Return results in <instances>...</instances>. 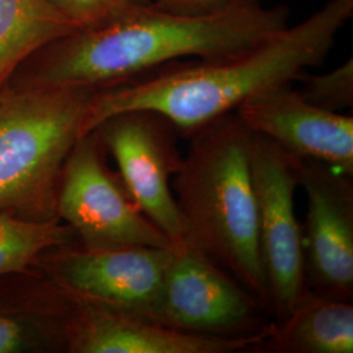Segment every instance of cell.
I'll use <instances>...</instances> for the list:
<instances>
[{
	"instance_id": "1",
	"label": "cell",
	"mask_w": 353,
	"mask_h": 353,
	"mask_svg": "<svg viewBox=\"0 0 353 353\" xmlns=\"http://www.w3.org/2000/svg\"><path fill=\"white\" fill-rule=\"evenodd\" d=\"M290 14L287 6L267 7L261 0H232L208 14L131 1L105 21L79 28L33 54L6 89L114 88L183 58L250 48L288 26Z\"/></svg>"
},
{
	"instance_id": "12",
	"label": "cell",
	"mask_w": 353,
	"mask_h": 353,
	"mask_svg": "<svg viewBox=\"0 0 353 353\" xmlns=\"http://www.w3.org/2000/svg\"><path fill=\"white\" fill-rule=\"evenodd\" d=\"M234 114L252 132L283 150L353 176V118L327 112L307 101L292 84L263 90Z\"/></svg>"
},
{
	"instance_id": "19",
	"label": "cell",
	"mask_w": 353,
	"mask_h": 353,
	"mask_svg": "<svg viewBox=\"0 0 353 353\" xmlns=\"http://www.w3.org/2000/svg\"><path fill=\"white\" fill-rule=\"evenodd\" d=\"M232 0H151L160 10L181 14H208L227 7Z\"/></svg>"
},
{
	"instance_id": "11",
	"label": "cell",
	"mask_w": 353,
	"mask_h": 353,
	"mask_svg": "<svg viewBox=\"0 0 353 353\" xmlns=\"http://www.w3.org/2000/svg\"><path fill=\"white\" fill-rule=\"evenodd\" d=\"M353 176L303 159L300 186L307 202L303 230L307 288L344 301L353 299Z\"/></svg>"
},
{
	"instance_id": "20",
	"label": "cell",
	"mask_w": 353,
	"mask_h": 353,
	"mask_svg": "<svg viewBox=\"0 0 353 353\" xmlns=\"http://www.w3.org/2000/svg\"><path fill=\"white\" fill-rule=\"evenodd\" d=\"M132 1H139V3H148L151 0H132Z\"/></svg>"
},
{
	"instance_id": "13",
	"label": "cell",
	"mask_w": 353,
	"mask_h": 353,
	"mask_svg": "<svg viewBox=\"0 0 353 353\" xmlns=\"http://www.w3.org/2000/svg\"><path fill=\"white\" fill-rule=\"evenodd\" d=\"M0 353H64L57 288L36 267L0 280Z\"/></svg>"
},
{
	"instance_id": "4",
	"label": "cell",
	"mask_w": 353,
	"mask_h": 353,
	"mask_svg": "<svg viewBox=\"0 0 353 353\" xmlns=\"http://www.w3.org/2000/svg\"><path fill=\"white\" fill-rule=\"evenodd\" d=\"M89 88L10 90L0 94V214L59 220L57 196L64 165L87 132Z\"/></svg>"
},
{
	"instance_id": "18",
	"label": "cell",
	"mask_w": 353,
	"mask_h": 353,
	"mask_svg": "<svg viewBox=\"0 0 353 353\" xmlns=\"http://www.w3.org/2000/svg\"><path fill=\"white\" fill-rule=\"evenodd\" d=\"M77 28L105 21L132 0H46Z\"/></svg>"
},
{
	"instance_id": "15",
	"label": "cell",
	"mask_w": 353,
	"mask_h": 353,
	"mask_svg": "<svg viewBox=\"0 0 353 353\" xmlns=\"http://www.w3.org/2000/svg\"><path fill=\"white\" fill-rule=\"evenodd\" d=\"M76 29L46 0H0V94L33 54Z\"/></svg>"
},
{
	"instance_id": "17",
	"label": "cell",
	"mask_w": 353,
	"mask_h": 353,
	"mask_svg": "<svg viewBox=\"0 0 353 353\" xmlns=\"http://www.w3.org/2000/svg\"><path fill=\"white\" fill-rule=\"evenodd\" d=\"M303 97L327 112L341 113L353 106V59L350 58L339 67L312 75L306 71L299 77Z\"/></svg>"
},
{
	"instance_id": "8",
	"label": "cell",
	"mask_w": 353,
	"mask_h": 353,
	"mask_svg": "<svg viewBox=\"0 0 353 353\" xmlns=\"http://www.w3.org/2000/svg\"><path fill=\"white\" fill-rule=\"evenodd\" d=\"M140 210L170 242L185 240V227L172 190L183 154L174 123L163 114L134 109L113 114L92 130Z\"/></svg>"
},
{
	"instance_id": "6",
	"label": "cell",
	"mask_w": 353,
	"mask_h": 353,
	"mask_svg": "<svg viewBox=\"0 0 353 353\" xmlns=\"http://www.w3.org/2000/svg\"><path fill=\"white\" fill-rule=\"evenodd\" d=\"M170 249L152 322L223 338L252 335L270 322L265 306L189 241L173 242Z\"/></svg>"
},
{
	"instance_id": "10",
	"label": "cell",
	"mask_w": 353,
	"mask_h": 353,
	"mask_svg": "<svg viewBox=\"0 0 353 353\" xmlns=\"http://www.w3.org/2000/svg\"><path fill=\"white\" fill-rule=\"evenodd\" d=\"M55 287L64 353L254 352L268 331L270 322L246 336L186 334Z\"/></svg>"
},
{
	"instance_id": "7",
	"label": "cell",
	"mask_w": 353,
	"mask_h": 353,
	"mask_svg": "<svg viewBox=\"0 0 353 353\" xmlns=\"http://www.w3.org/2000/svg\"><path fill=\"white\" fill-rule=\"evenodd\" d=\"M301 164V157L252 132L250 168L256 202L258 243L271 316L275 321L287 316L307 290L303 229L294 207Z\"/></svg>"
},
{
	"instance_id": "3",
	"label": "cell",
	"mask_w": 353,
	"mask_h": 353,
	"mask_svg": "<svg viewBox=\"0 0 353 353\" xmlns=\"http://www.w3.org/2000/svg\"><path fill=\"white\" fill-rule=\"evenodd\" d=\"M188 138L189 148L172 179L185 240L236 279L271 316L258 243L252 131L230 113Z\"/></svg>"
},
{
	"instance_id": "2",
	"label": "cell",
	"mask_w": 353,
	"mask_h": 353,
	"mask_svg": "<svg viewBox=\"0 0 353 353\" xmlns=\"http://www.w3.org/2000/svg\"><path fill=\"white\" fill-rule=\"evenodd\" d=\"M353 0H327L297 26L227 55L174 62L134 81L99 90L85 132L109 115L134 109L163 114L188 138L234 113L255 94L299 80L326 61L336 36L352 19Z\"/></svg>"
},
{
	"instance_id": "9",
	"label": "cell",
	"mask_w": 353,
	"mask_h": 353,
	"mask_svg": "<svg viewBox=\"0 0 353 353\" xmlns=\"http://www.w3.org/2000/svg\"><path fill=\"white\" fill-rule=\"evenodd\" d=\"M170 246L92 249L74 241L45 252L34 267L63 290L152 321Z\"/></svg>"
},
{
	"instance_id": "14",
	"label": "cell",
	"mask_w": 353,
	"mask_h": 353,
	"mask_svg": "<svg viewBox=\"0 0 353 353\" xmlns=\"http://www.w3.org/2000/svg\"><path fill=\"white\" fill-rule=\"evenodd\" d=\"M254 352L352 353V301L307 288L287 316L270 322Z\"/></svg>"
},
{
	"instance_id": "5",
	"label": "cell",
	"mask_w": 353,
	"mask_h": 353,
	"mask_svg": "<svg viewBox=\"0 0 353 353\" xmlns=\"http://www.w3.org/2000/svg\"><path fill=\"white\" fill-rule=\"evenodd\" d=\"M57 214L85 248L172 245L140 210L119 173L108 166L106 151L94 131L80 138L65 161Z\"/></svg>"
},
{
	"instance_id": "16",
	"label": "cell",
	"mask_w": 353,
	"mask_h": 353,
	"mask_svg": "<svg viewBox=\"0 0 353 353\" xmlns=\"http://www.w3.org/2000/svg\"><path fill=\"white\" fill-rule=\"evenodd\" d=\"M74 241L75 232L61 220L30 221L0 214V280L32 270L45 252Z\"/></svg>"
}]
</instances>
